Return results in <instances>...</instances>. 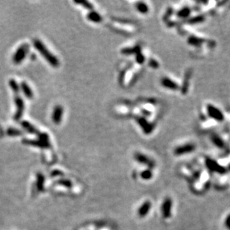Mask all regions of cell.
<instances>
[{"label": "cell", "instance_id": "1", "mask_svg": "<svg viewBox=\"0 0 230 230\" xmlns=\"http://www.w3.org/2000/svg\"><path fill=\"white\" fill-rule=\"evenodd\" d=\"M34 46L51 66L58 67L59 66V61L58 58L52 53L50 52L49 50L45 46L42 41L39 40H34Z\"/></svg>", "mask_w": 230, "mask_h": 230}, {"label": "cell", "instance_id": "2", "mask_svg": "<svg viewBox=\"0 0 230 230\" xmlns=\"http://www.w3.org/2000/svg\"><path fill=\"white\" fill-rule=\"evenodd\" d=\"M28 48L29 46L26 44L22 45L18 48L13 56V61L15 64H19L24 61L28 51Z\"/></svg>", "mask_w": 230, "mask_h": 230}, {"label": "cell", "instance_id": "3", "mask_svg": "<svg viewBox=\"0 0 230 230\" xmlns=\"http://www.w3.org/2000/svg\"><path fill=\"white\" fill-rule=\"evenodd\" d=\"M15 104H16V113L14 116V119L15 121H18L22 118L23 115V112H24L25 104L23 99L19 96V94H15L14 98Z\"/></svg>", "mask_w": 230, "mask_h": 230}, {"label": "cell", "instance_id": "4", "mask_svg": "<svg viewBox=\"0 0 230 230\" xmlns=\"http://www.w3.org/2000/svg\"><path fill=\"white\" fill-rule=\"evenodd\" d=\"M208 112V115L211 119L213 120H215L217 121L221 122L224 120V116H223L222 111L220 109L217 108L214 105L209 104L207 108H206Z\"/></svg>", "mask_w": 230, "mask_h": 230}, {"label": "cell", "instance_id": "5", "mask_svg": "<svg viewBox=\"0 0 230 230\" xmlns=\"http://www.w3.org/2000/svg\"><path fill=\"white\" fill-rule=\"evenodd\" d=\"M206 165L207 166V168L209 170H211V171H214V172L218 173V174H226V169L223 166H220L218 163H217L214 160L212 159H207L206 161Z\"/></svg>", "mask_w": 230, "mask_h": 230}, {"label": "cell", "instance_id": "6", "mask_svg": "<svg viewBox=\"0 0 230 230\" xmlns=\"http://www.w3.org/2000/svg\"><path fill=\"white\" fill-rule=\"evenodd\" d=\"M171 208H172V200L170 197H166L162 205V214L164 218H168L171 217Z\"/></svg>", "mask_w": 230, "mask_h": 230}, {"label": "cell", "instance_id": "7", "mask_svg": "<svg viewBox=\"0 0 230 230\" xmlns=\"http://www.w3.org/2000/svg\"><path fill=\"white\" fill-rule=\"evenodd\" d=\"M134 158L140 164L145 165V166H148L150 168H153L155 167L154 162L151 160L150 158H148L145 154H142L141 153H135Z\"/></svg>", "mask_w": 230, "mask_h": 230}, {"label": "cell", "instance_id": "8", "mask_svg": "<svg viewBox=\"0 0 230 230\" xmlns=\"http://www.w3.org/2000/svg\"><path fill=\"white\" fill-rule=\"evenodd\" d=\"M195 150V146L193 144H186L175 148L174 154L176 156H181L186 153H191Z\"/></svg>", "mask_w": 230, "mask_h": 230}, {"label": "cell", "instance_id": "9", "mask_svg": "<svg viewBox=\"0 0 230 230\" xmlns=\"http://www.w3.org/2000/svg\"><path fill=\"white\" fill-rule=\"evenodd\" d=\"M63 109L62 106L61 105H57L54 107V110H53L52 113V121L54 124H59L61 122V120H62L63 117Z\"/></svg>", "mask_w": 230, "mask_h": 230}, {"label": "cell", "instance_id": "10", "mask_svg": "<svg viewBox=\"0 0 230 230\" xmlns=\"http://www.w3.org/2000/svg\"><path fill=\"white\" fill-rule=\"evenodd\" d=\"M151 208V203L150 201H145L138 209V215L140 218H144L149 213Z\"/></svg>", "mask_w": 230, "mask_h": 230}, {"label": "cell", "instance_id": "11", "mask_svg": "<svg viewBox=\"0 0 230 230\" xmlns=\"http://www.w3.org/2000/svg\"><path fill=\"white\" fill-rule=\"evenodd\" d=\"M25 144L31 145L33 146H37L39 147V148H49L50 147V143L49 141H43V140L38 139V140H25L24 141Z\"/></svg>", "mask_w": 230, "mask_h": 230}, {"label": "cell", "instance_id": "12", "mask_svg": "<svg viewBox=\"0 0 230 230\" xmlns=\"http://www.w3.org/2000/svg\"><path fill=\"white\" fill-rule=\"evenodd\" d=\"M21 89H22V91H23V94L25 95V96H26V98H29V99H31V98H33V92L32 90H31V87L28 86V84H27V83L25 82V81L22 82Z\"/></svg>", "mask_w": 230, "mask_h": 230}, {"label": "cell", "instance_id": "13", "mask_svg": "<svg viewBox=\"0 0 230 230\" xmlns=\"http://www.w3.org/2000/svg\"><path fill=\"white\" fill-rule=\"evenodd\" d=\"M22 126H23V127L28 133H32V134H37V135H38L40 133L39 131H38L37 130L36 128H35L31 124V123L28 122V121H23V122H22Z\"/></svg>", "mask_w": 230, "mask_h": 230}, {"label": "cell", "instance_id": "14", "mask_svg": "<svg viewBox=\"0 0 230 230\" xmlns=\"http://www.w3.org/2000/svg\"><path fill=\"white\" fill-rule=\"evenodd\" d=\"M87 19L90 20L92 23H99L102 21V17L96 11H90L89 14H87Z\"/></svg>", "mask_w": 230, "mask_h": 230}, {"label": "cell", "instance_id": "15", "mask_svg": "<svg viewBox=\"0 0 230 230\" xmlns=\"http://www.w3.org/2000/svg\"><path fill=\"white\" fill-rule=\"evenodd\" d=\"M136 8L137 11H139V13L141 14H148V11H149L148 5H147L145 2H138L136 5Z\"/></svg>", "mask_w": 230, "mask_h": 230}, {"label": "cell", "instance_id": "16", "mask_svg": "<svg viewBox=\"0 0 230 230\" xmlns=\"http://www.w3.org/2000/svg\"><path fill=\"white\" fill-rule=\"evenodd\" d=\"M162 85L164 87L168 88V89H176V85L175 84L174 81L168 78H166L162 80Z\"/></svg>", "mask_w": 230, "mask_h": 230}, {"label": "cell", "instance_id": "17", "mask_svg": "<svg viewBox=\"0 0 230 230\" xmlns=\"http://www.w3.org/2000/svg\"><path fill=\"white\" fill-rule=\"evenodd\" d=\"M211 140H212V142L214 143L217 147H218V148H223L225 147V142L220 136H212V137H211Z\"/></svg>", "mask_w": 230, "mask_h": 230}, {"label": "cell", "instance_id": "18", "mask_svg": "<svg viewBox=\"0 0 230 230\" xmlns=\"http://www.w3.org/2000/svg\"><path fill=\"white\" fill-rule=\"evenodd\" d=\"M9 86L12 89V91L14 92V94H19V86L18 85L17 82L14 79H11L9 81Z\"/></svg>", "mask_w": 230, "mask_h": 230}, {"label": "cell", "instance_id": "19", "mask_svg": "<svg viewBox=\"0 0 230 230\" xmlns=\"http://www.w3.org/2000/svg\"><path fill=\"white\" fill-rule=\"evenodd\" d=\"M141 177L142 178L145 180H148V179H151L153 176V174L151 172V171L150 169H147L143 171L140 174Z\"/></svg>", "mask_w": 230, "mask_h": 230}, {"label": "cell", "instance_id": "20", "mask_svg": "<svg viewBox=\"0 0 230 230\" xmlns=\"http://www.w3.org/2000/svg\"><path fill=\"white\" fill-rule=\"evenodd\" d=\"M75 2L76 4L81 5H82L83 7L86 8V9L91 10V9H92V8H93V6L92 5L91 3L87 1H75Z\"/></svg>", "mask_w": 230, "mask_h": 230}, {"label": "cell", "instance_id": "21", "mask_svg": "<svg viewBox=\"0 0 230 230\" xmlns=\"http://www.w3.org/2000/svg\"><path fill=\"white\" fill-rule=\"evenodd\" d=\"M8 134L9 136H19V135L21 134V131H19V130L14 129V128H10V129L8 130Z\"/></svg>", "mask_w": 230, "mask_h": 230}, {"label": "cell", "instance_id": "22", "mask_svg": "<svg viewBox=\"0 0 230 230\" xmlns=\"http://www.w3.org/2000/svg\"><path fill=\"white\" fill-rule=\"evenodd\" d=\"M224 223H225V226H226V227L227 228V229L230 230V214H228L227 217L226 218Z\"/></svg>", "mask_w": 230, "mask_h": 230}]
</instances>
